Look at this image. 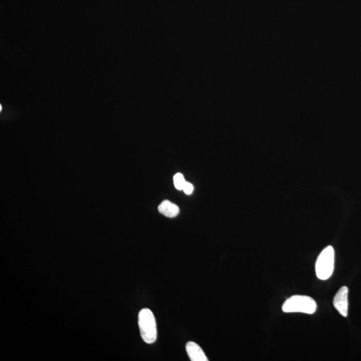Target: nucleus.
I'll return each instance as SVG.
<instances>
[{"mask_svg":"<svg viewBox=\"0 0 361 361\" xmlns=\"http://www.w3.org/2000/svg\"><path fill=\"white\" fill-rule=\"evenodd\" d=\"M138 326L140 333L146 343L152 344L156 341L157 330L154 314L148 308H143L138 314Z\"/></svg>","mask_w":361,"mask_h":361,"instance_id":"obj_1","label":"nucleus"},{"mask_svg":"<svg viewBox=\"0 0 361 361\" xmlns=\"http://www.w3.org/2000/svg\"><path fill=\"white\" fill-rule=\"evenodd\" d=\"M317 308V303L311 297L307 295H295L286 300L282 305V310L286 313L302 312L312 314Z\"/></svg>","mask_w":361,"mask_h":361,"instance_id":"obj_2","label":"nucleus"},{"mask_svg":"<svg viewBox=\"0 0 361 361\" xmlns=\"http://www.w3.org/2000/svg\"><path fill=\"white\" fill-rule=\"evenodd\" d=\"M334 267V250L331 246H327L320 254L316 263V274L322 280H328L332 275Z\"/></svg>","mask_w":361,"mask_h":361,"instance_id":"obj_3","label":"nucleus"},{"mask_svg":"<svg viewBox=\"0 0 361 361\" xmlns=\"http://www.w3.org/2000/svg\"><path fill=\"white\" fill-rule=\"evenodd\" d=\"M348 295H349V289L347 286H343L336 294L333 300L334 308L344 317H347L348 316V310H349Z\"/></svg>","mask_w":361,"mask_h":361,"instance_id":"obj_4","label":"nucleus"},{"mask_svg":"<svg viewBox=\"0 0 361 361\" xmlns=\"http://www.w3.org/2000/svg\"><path fill=\"white\" fill-rule=\"evenodd\" d=\"M186 351L192 361H208L204 352L196 342H188L186 345Z\"/></svg>","mask_w":361,"mask_h":361,"instance_id":"obj_5","label":"nucleus"},{"mask_svg":"<svg viewBox=\"0 0 361 361\" xmlns=\"http://www.w3.org/2000/svg\"><path fill=\"white\" fill-rule=\"evenodd\" d=\"M158 210L161 214L169 218H175L179 213V207L168 200H164L159 205Z\"/></svg>","mask_w":361,"mask_h":361,"instance_id":"obj_6","label":"nucleus"},{"mask_svg":"<svg viewBox=\"0 0 361 361\" xmlns=\"http://www.w3.org/2000/svg\"><path fill=\"white\" fill-rule=\"evenodd\" d=\"M174 186L175 188L178 190H183V186L186 181L185 180L184 177L181 173H177L173 177Z\"/></svg>","mask_w":361,"mask_h":361,"instance_id":"obj_7","label":"nucleus"},{"mask_svg":"<svg viewBox=\"0 0 361 361\" xmlns=\"http://www.w3.org/2000/svg\"><path fill=\"white\" fill-rule=\"evenodd\" d=\"M183 190L187 195H191L193 192H194V186H193L192 183L187 182L186 181L184 186H183Z\"/></svg>","mask_w":361,"mask_h":361,"instance_id":"obj_8","label":"nucleus"}]
</instances>
